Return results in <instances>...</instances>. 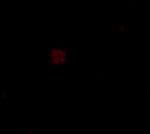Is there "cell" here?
I'll use <instances>...</instances> for the list:
<instances>
[{"label": "cell", "instance_id": "1", "mask_svg": "<svg viewBox=\"0 0 150 134\" xmlns=\"http://www.w3.org/2000/svg\"><path fill=\"white\" fill-rule=\"evenodd\" d=\"M51 56H52V63H55V65H59L60 63L59 56H62L63 63H64V60H66V54H64V51H62V50H52Z\"/></svg>", "mask_w": 150, "mask_h": 134}]
</instances>
